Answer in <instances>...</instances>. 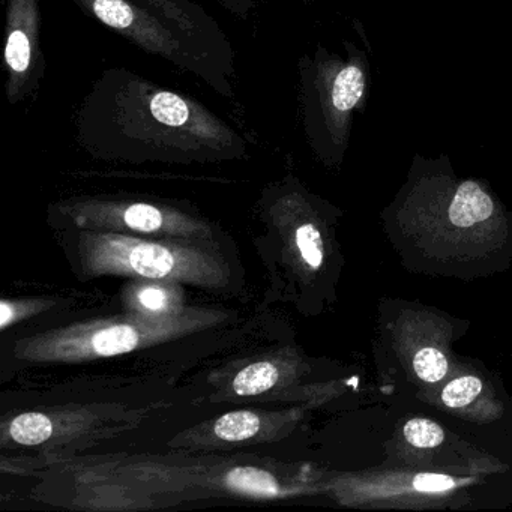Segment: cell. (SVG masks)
Instances as JSON below:
<instances>
[{"label": "cell", "mask_w": 512, "mask_h": 512, "mask_svg": "<svg viewBox=\"0 0 512 512\" xmlns=\"http://www.w3.org/2000/svg\"><path fill=\"white\" fill-rule=\"evenodd\" d=\"M260 430V419L256 413L248 410L230 412L221 416L214 425L215 436L227 442H241L251 439Z\"/></svg>", "instance_id": "14"}, {"label": "cell", "mask_w": 512, "mask_h": 512, "mask_svg": "<svg viewBox=\"0 0 512 512\" xmlns=\"http://www.w3.org/2000/svg\"><path fill=\"white\" fill-rule=\"evenodd\" d=\"M76 140L107 160L190 163L247 151L245 137L205 104L124 67L104 70L83 98Z\"/></svg>", "instance_id": "1"}, {"label": "cell", "mask_w": 512, "mask_h": 512, "mask_svg": "<svg viewBox=\"0 0 512 512\" xmlns=\"http://www.w3.org/2000/svg\"><path fill=\"white\" fill-rule=\"evenodd\" d=\"M181 29L212 58L235 73V50L217 20L191 0H134Z\"/></svg>", "instance_id": "8"}, {"label": "cell", "mask_w": 512, "mask_h": 512, "mask_svg": "<svg viewBox=\"0 0 512 512\" xmlns=\"http://www.w3.org/2000/svg\"><path fill=\"white\" fill-rule=\"evenodd\" d=\"M404 437L416 448H436L443 442L445 434L436 422L415 418L404 425Z\"/></svg>", "instance_id": "15"}, {"label": "cell", "mask_w": 512, "mask_h": 512, "mask_svg": "<svg viewBox=\"0 0 512 512\" xmlns=\"http://www.w3.org/2000/svg\"><path fill=\"white\" fill-rule=\"evenodd\" d=\"M8 431L14 442L20 445H40L52 437L53 422L43 413H23L11 421Z\"/></svg>", "instance_id": "13"}, {"label": "cell", "mask_w": 512, "mask_h": 512, "mask_svg": "<svg viewBox=\"0 0 512 512\" xmlns=\"http://www.w3.org/2000/svg\"><path fill=\"white\" fill-rule=\"evenodd\" d=\"M214 2L241 20H248L256 13L257 0H214Z\"/></svg>", "instance_id": "20"}, {"label": "cell", "mask_w": 512, "mask_h": 512, "mask_svg": "<svg viewBox=\"0 0 512 512\" xmlns=\"http://www.w3.org/2000/svg\"><path fill=\"white\" fill-rule=\"evenodd\" d=\"M278 379H280V370L277 365L272 362H256L238 373L233 380V389L242 397L259 395L274 388Z\"/></svg>", "instance_id": "12"}, {"label": "cell", "mask_w": 512, "mask_h": 512, "mask_svg": "<svg viewBox=\"0 0 512 512\" xmlns=\"http://www.w3.org/2000/svg\"><path fill=\"white\" fill-rule=\"evenodd\" d=\"M296 245L310 268L319 269L323 262V242L319 230L313 224H302L296 230Z\"/></svg>", "instance_id": "18"}, {"label": "cell", "mask_w": 512, "mask_h": 512, "mask_svg": "<svg viewBox=\"0 0 512 512\" xmlns=\"http://www.w3.org/2000/svg\"><path fill=\"white\" fill-rule=\"evenodd\" d=\"M85 16L130 41L137 49L199 77L226 100L235 97V73L160 14L134 0H73Z\"/></svg>", "instance_id": "4"}, {"label": "cell", "mask_w": 512, "mask_h": 512, "mask_svg": "<svg viewBox=\"0 0 512 512\" xmlns=\"http://www.w3.org/2000/svg\"><path fill=\"white\" fill-rule=\"evenodd\" d=\"M206 320V319H205ZM203 319H149L134 322L98 323L43 335L22 343L20 356L35 361H79L124 355L140 347L199 328Z\"/></svg>", "instance_id": "5"}, {"label": "cell", "mask_w": 512, "mask_h": 512, "mask_svg": "<svg viewBox=\"0 0 512 512\" xmlns=\"http://www.w3.org/2000/svg\"><path fill=\"white\" fill-rule=\"evenodd\" d=\"M346 56L317 46L298 62L302 130L317 157L337 163L344 157L356 113L367 109L370 59L367 52L343 41Z\"/></svg>", "instance_id": "2"}, {"label": "cell", "mask_w": 512, "mask_h": 512, "mask_svg": "<svg viewBox=\"0 0 512 512\" xmlns=\"http://www.w3.org/2000/svg\"><path fill=\"white\" fill-rule=\"evenodd\" d=\"M494 202L481 184L476 181H463L455 188L449 203V221L455 227L467 229L484 223L493 215Z\"/></svg>", "instance_id": "9"}, {"label": "cell", "mask_w": 512, "mask_h": 512, "mask_svg": "<svg viewBox=\"0 0 512 512\" xmlns=\"http://www.w3.org/2000/svg\"><path fill=\"white\" fill-rule=\"evenodd\" d=\"M227 487L236 493L259 499H272L283 496V488L271 473L263 472L256 467H235L226 475Z\"/></svg>", "instance_id": "11"}, {"label": "cell", "mask_w": 512, "mask_h": 512, "mask_svg": "<svg viewBox=\"0 0 512 512\" xmlns=\"http://www.w3.org/2000/svg\"><path fill=\"white\" fill-rule=\"evenodd\" d=\"M413 368L419 379L425 382H439L448 373V361L445 355L433 347H424L419 350L413 359Z\"/></svg>", "instance_id": "16"}, {"label": "cell", "mask_w": 512, "mask_h": 512, "mask_svg": "<svg viewBox=\"0 0 512 512\" xmlns=\"http://www.w3.org/2000/svg\"><path fill=\"white\" fill-rule=\"evenodd\" d=\"M5 94L11 106L34 97L46 76L41 47L40 0H7L5 17Z\"/></svg>", "instance_id": "6"}, {"label": "cell", "mask_w": 512, "mask_h": 512, "mask_svg": "<svg viewBox=\"0 0 512 512\" xmlns=\"http://www.w3.org/2000/svg\"><path fill=\"white\" fill-rule=\"evenodd\" d=\"M14 311H16V307H14L13 304H10V302L2 301V304H0V326L2 328H7L8 325H10L11 322L14 320Z\"/></svg>", "instance_id": "21"}, {"label": "cell", "mask_w": 512, "mask_h": 512, "mask_svg": "<svg viewBox=\"0 0 512 512\" xmlns=\"http://www.w3.org/2000/svg\"><path fill=\"white\" fill-rule=\"evenodd\" d=\"M454 485V479L446 475H436V473H421L413 479V487L422 493H439V491L451 490Z\"/></svg>", "instance_id": "19"}, {"label": "cell", "mask_w": 512, "mask_h": 512, "mask_svg": "<svg viewBox=\"0 0 512 512\" xmlns=\"http://www.w3.org/2000/svg\"><path fill=\"white\" fill-rule=\"evenodd\" d=\"M80 256L89 275H137L206 287L224 286L227 277L223 263L199 248L115 233H83Z\"/></svg>", "instance_id": "3"}, {"label": "cell", "mask_w": 512, "mask_h": 512, "mask_svg": "<svg viewBox=\"0 0 512 512\" xmlns=\"http://www.w3.org/2000/svg\"><path fill=\"white\" fill-rule=\"evenodd\" d=\"M131 307L149 319H167L178 310L179 296L175 287L163 283H143L134 287Z\"/></svg>", "instance_id": "10"}, {"label": "cell", "mask_w": 512, "mask_h": 512, "mask_svg": "<svg viewBox=\"0 0 512 512\" xmlns=\"http://www.w3.org/2000/svg\"><path fill=\"white\" fill-rule=\"evenodd\" d=\"M80 226L133 230L137 233H169L194 235L206 233L208 227L197 223L184 212L146 202H115V200H85L68 206Z\"/></svg>", "instance_id": "7"}, {"label": "cell", "mask_w": 512, "mask_h": 512, "mask_svg": "<svg viewBox=\"0 0 512 512\" xmlns=\"http://www.w3.org/2000/svg\"><path fill=\"white\" fill-rule=\"evenodd\" d=\"M481 391L482 383L478 377L464 376L446 385L442 392V400L446 406L458 409L472 403Z\"/></svg>", "instance_id": "17"}]
</instances>
